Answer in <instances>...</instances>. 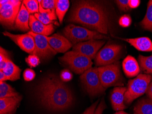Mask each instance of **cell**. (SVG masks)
I'll use <instances>...</instances> for the list:
<instances>
[{
	"label": "cell",
	"instance_id": "cell-11",
	"mask_svg": "<svg viewBox=\"0 0 152 114\" xmlns=\"http://www.w3.org/2000/svg\"><path fill=\"white\" fill-rule=\"evenodd\" d=\"M105 43V40L92 39L75 44L72 51L78 52L93 60L95 59L99 50Z\"/></svg>",
	"mask_w": 152,
	"mask_h": 114
},
{
	"label": "cell",
	"instance_id": "cell-20",
	"mask_svg": "<svg viewBox=\"0 0 152 114\" xmlns=\"http://www.w3.org/2000/svg\"><path fill=\"white\" fill-rule=\"evenodd\" d=\"M39 2V13L34 14V16L39 21L45 25L53 24V20H57L55 10L45 9L42 8L40 2Z\"/></svg>",
	"mask_w": 152,
	"mask_h": 114
},
{
	"label": "cell",
	"instance_id": "cell-10",
	"mask_svg": "<svg viewBox=\"0 0 152 114\" xmlns=\"http://www.w3.org/2000/svg\"><path fill=\"white\" fill-rule=\"evenodd\" d=\"M28 33L35 39V49L32 54L36 55L42 60H48L57 54V52L50 46L45 36L31 31L29 32Z\"/></svg>",
	"mask_w": 152,
	"mask_h": 114
},
{
	"label": "cell",
	"instance_id": "cell-35",
	"mask_svg": "<svg viewBox=\"0 0 152 114\" xmlns=\"http://www.w3.org/2000/svg\"><path fill=\"white\" fill-rule=\"evenodd\" d=\"M99 100L94 103L92 105L90 106L89 107L85 110L83 113L82 114H94L95 111L96 109V106L99 104Z\"/></svg>",
	"mask_w": 152,
	"mask_h": 114
},
{
	"label": "cell",
	"instance_id": "cell-40",
	"mask_svg": "<svg viewBox=\"0 0 152 114\" xmlns=\"http://www.w3.org/2000/svg\"><path fill=\"white\" fill-rule=\"evenodd\" d=\"M114 114H128L126 112H124L123 110H121V111H118L116 112Z\"/></svg>",
	"mask_w": 152,
	"mask_h": 114
},
{
	"label": "cell",
	"instance_id": "cell-1",
	"mask_svg": "<svg viewBox=\"0 0 152 114\" xmlns=\"http://www.w3.org/2000/svg\"><path fill=\"white\" fill-rule=\"evenodd\" d=\"M68 20L104 35L108 34L113 28L111 16L108 10L96 1H79L74 2Z\"/></svg>",
	"mask_w": 152,
	"mask_h": 114
},
{
	"label": "cell",
	"instance_id": "cell-8",
	"mask_svg": "<svg viewBox=\"0 0 152 114\" xmlns=\"http://www.w3.org/2000/svg\"><path fill=\"white\" fill-rule=\"evenodd\" d=\"M20 1L6 0L0 1V21L2 25L12 27L19 12Z\"/></svg>",
	"mask_w": 152,
	"mask_h": 114
},
{
	"label": "cell",
	"instance_id": "cell-37",
	"mask_svg": "<svg viewBox=\"0 0 152 114\" xmlns=\"http://www.w3.org/2000/svg\"><path fill=\"white\" fill-rule=\"evenodd\" d=\"M140 4V0H130L129 1V7L130 9L137 8Z\"/></svg>",
	"mask_w": 152,
	"mask_h": 114
},
{
	"label": "cell",
	"instance_id": "cell-28",
	"mask_svg": "<svg viewBox=\"0 0 152 114\" xmlns=\"http://www.w3.org/2000/svg\"><path fill=\"white\" fill-rule=\"evenodd\" d=\"M42 8L45 9L56 10V1L55 0H42L38 1Z\"/></svg>",
	"mask_w": 152,
	"mask_h": 114
},
{
	"label": "cell",
	"instance_id": "cell-18",
	"mask_svg": "<svg viewBox=\"0 0 152 114\" xmlns=\"http://www.w3.org/2000/svg\"><path fill=\"white\" fill-rule=\"evenodd\" d=\"M124 72L128 77H134L140 72L139 63L132 56L128 55L124 60L122 63Z\"/></svg>",
	"mask_w": 152,
	"mask_h": 114
},
{
	"label": "cell",
	"instance_id": "cell-24",
	"mask_svg": "<svg viewBox=\"0 0 152 114\" xmlns=\"http://www.w3.org/2000/svg\"><path fill=\"white\" fill-rule=\"evenodd\" d=\"M140 24L144 30L152 32V0L148 1L146 14Z\"/></svg>",
	"mask_w": 152,
	"mask_h": 114
},
{
	"label": "cell",
	"instance_id": "cell-22",
	"mask_svg": "<svg viewBox=\"0 0 152 114\" xmlns=\"http://www.w3.org/2000/svg\"><path fill=\"white\" fill-rule=\"evenodd\" d=\"M21 71L22 70L19 67L16 65L11 60H9L7 66L2 71L6 75L7 80L15 81L20 78Z\"/></svg>",
	"mask_w": 152,
	"mask_h": 114
},
{
	"label": "cell",
	"instance_id": "cell-39",
	"mask_svg": "<svg viewBox=\"0 0 152 114\" xmlns=\"http://www.w3.org/2000/svg\"><path fill=\"white\" fill-rule=\"evenodd\" d=\"M7 79V77L3 71L0 70V82H4Z\"/></svg>",
	"mask_w": 152,
	"mask_h": 114
},
{
	"label": "cell",
	"instance_id": "cell-12",
	"mask_svg": "<svg viewBox=\"0 0 152 114\" xmlns=\"http://www.w3.org/2000/svg\"><path fill=\"white\" fill-rule=\"evenodd\" d=\"M2 34L5 36L9 37L25 52L31 54H33L35 49V43L34 38L30 34L27 33L15 35L7 31L2 32Z\"/></svg>",
	"mask_w": 152,
	"mask_h": 114
},
{
	"label": "cell",
	"instance_id": "cell-27",
	"mask_svg": "<svg viewBox=\"0 0 152 114\" xmlns=\"http://www.w3.org/2000/svg\"><path fill=\"white\" fill-rule=\"evenodd\" d=\"M27 11L29 13H39V2L36 0H24L23 1Z\"/></svg>",
	"mask_w": 152,
	"mask_h": 114
},
{
	"label": "cell",
	"instance_id": "cell-33",
	"mask_svg": "<svg viewBox=\"0 0 152 114\" xmlns=\"http://www.w3.org/2000/svg\"><path fill=\"white\" fill-rule=\"evenodd\" d=\"M72 75L70 71L67 69H64L60 74V79L64 82H68L71 80Z\"/></svg>",
	"mask_w": 152,
	"mask_h": 114
},
{
	"label": "cell",
	"instance_id": "cell-6",
	"mask_svg": "<svg viewBox=\"0 0 152 114\" xmlns=\"http://www.w3.org/2000/svg\"><path fill=\"white\" fill-rule=\"evenodd\" d=\"M60 61L78 74H83L86 70L92 68L93 63L88 57L74 51H69L59 58Z\"/></svg>",
	"mask_w": 152,
	"mask_h": 114
},
{
	"label": "cell",
	"instance_id": "cell-5",
	"mask_svg": "<svg viewBox=\"0 0 152 114\" xmlns=\"http://www.w3.org/2000/svg\"><path fill=\"white\" fill-rule=\"evenodd\" d=\"M98 70L101 82L105 89L111 86L124 85V78L120 71L119 62L99 67Z\"/></svg>",
	"mask_w": 152,
	"mask_h": 114
},
{
	"label": "cell",
	"instance_id": "cell-21",
	"mask_svg": "<svg viewBox=\"0 0 152 114\" xmlns=\"http://www.w3.org/2000/svg\"><path fill=\"white\" fill-rule=\"evenodd\" d=\"M134 112V114H152V99H140L135 105Z\"/></svg>",
	"mask_w": 152,
	"mask_h": 114
},
{
	"label": "cell",
	"instance_id": "cell-13",
	"mask_svg": "<svg viewBox=\"0 0 152 114\" xmlns=\"http://www.w3.org/2000/svg\"><path fill=\"white\" fill-rule=\"evenodd\" d=\"M45 36L50 46L57 53H65L72 47L70 41L62 35L54 34L52 36Z\"/></svg>",
	"mask_w": 152,
	"mask_h": 114
},
{
	"label": "cell",
	"instance_id": "cell-36",
	"mask_svg": "<svg viewBox=\"0 0 152 114\" xmlns=\"http://www.w3.org/2000/svg\"><path fill=\"white\" fill-rule=\"evenodd\" d=\"M0 62L4 60H8L9 59V55L5 49L1 47L0 48Z\"/></svg>",
	"mask_w": 152,
	"mask_h": 114
},
{
	"label": "cell",
	"instance_id": "cell-32",
	"mask_svg": "<svg viewBox=\"0 0 152 114\" xmlns=\"http://www.w3.org/2000/svg\"><path fill=\"white\" fill-rule=\"evenodd\" d=\"M115 1L119 9L122 11L127 12L129 10V0H117Z\"/></svg>",
	"mask_w": 152,
	"mask_h": 114
},
{
	"label": "cell",
	"instance_id": "cell-31",
	"mask_svg": "<svg viewBox=\"0 0 152 114\" xmlns=\"http://www.w3.org/2000/svg\"><path fill=\"white\" fill-rule=\"evenodd\" d=\"M36 76L35 72L34 70L30 68H27L23 73L24 79L26 81H30L33 80Z\"/></svg>",
	"mask_w": 152,
	"mask_h": 114
},
{
	"label": "cell",
	"instance_id": "cell-23",
	"mask_svg": "<svg viewBox=\"0 0 152 114\" xmlns=\"http://www.w3.org/2000/svg\"><path fill=\"white\" fill-rule=\"evenodd\" d=\"M69 1L68 0L56 1V13L60 23L62 24L64 17L69 7Z\"/></svg>",
	"mask_w": 152,
	"mask_h": 114
},
{
	"label": "cell",
	"instance_id": "cell-7",
	"mask_svg": "<svg viewBox=\"0 0 152 114\" xmlns=\"http://www.w3.org/2000/svg\"><path fill=\"white\" fill-rule=\"evenodd\" d=\"M80 79L87 93L90 96L102 95L106 89L102 86L98 68H91L80 76Z\"/></svg>",
	"mask_w": 152,
	"mask_h": 114
},
{
	"label": "cell",
	"instance_id": "cell-25",
	"mask_svg": "<svg viewBox=\"0 0 152 114\" xmlns=\"http://www.w3.org/2000/svg\"><path fill=\"white\" fill-rule=\"evenodd\" d=\"M139 61L143 72L146 74L152 75V55L146 57L140 55Z\"/></svg>",
	"mask_w": 152,
	"mask_h": 114
},
{
	"label": "cell",
	"instance_id": "cell-3",
	"mask_svg": "<svg viewBox=\"0 0 152 114\" xmlns=\"http://www.w3.org/2000/svg\"><path fill=\"white\" fill-rule=\"evenodd\" d=\"M64 35L72 45L85 41L94 39H109V37L95 31L88 29L84 27L70 24L66 26L64 29Z\"/></svg>",
	"mask_w": 152,
	"mask_h": 114
},
{
	"label": "cell",
	"instance_id": "cell-41",
	"mask_svg": "<svg viewBox=\"0 0 152 114\" xmlns=\"http://www.w3.org/2000/svg\"></svg>",
	"mask_w": 152,
	"mask_h": 114
},
{
	"label": "cell",
	"instance_id": "cell-4",
	"mask_svg": "<svg viewBox=\"0 0 152 114\" xmlns=\"http://www.w3.org/2000/svg\"><path fill=\"white\" fill-rule=\"evenodd\" d=\"M152 79V75L145 74H139L134 79L129 80L124 94L125 104H130L136 99L146 93Z\"/></svg>",
	"mask_w": 152,
	"mask_h": 114
},
{
	"label": "cell",
	"instance_id": "cell-38",
	"mask_svg": "<svg viewBox=\"0 0 152 114\" xmlns=\"http://www.w3.org/2000/svg\"><path fill=\"white\" fill-rule=\"evenodd\" d=\"M146 93L147 96H148V98L152 99V80L149 84V85H148L147 90Z\"/></svg>",
	"mask_w": 152,
	"mask_h": 114
},
{
	"label": "cell",
	"instance_id": "cell-19",
	"mask_svg": "<svg viewBox=\"0 0 152 114\" xmlns=\"http://www.w3.org/2000/svg\"><path fill=\"white\" fill-rule=\"evenodd\" d=\"M29 14L24 4L23 3L15 21V27L22 31L29 30Z\"/></svg>",
	"mask_w": 152,
	"mask_h": 114
},
{
	"label": "cell",
	"instance_id": "cell-9",
	"mask_svg": "<svg viewBox=\"0 0 152 114\" xmlns=\"http://www.w3.org/2000/svg\"><path fill=\"white\" fill-rule=\"evenodd\" d=\"M122 50V46L118 44L106 45L96 54L95 59L96 65L100 67L114 63L121 57Z\"/></svg>",
	"mask_w": 152,
	"mask_h": 114
},
{
	"label": "cell",
	"instance_id": "cell-15",
	"mask_svg": "<svg viewBox=\"0 0 152 114\" xmlns=\"http://www.w3.org/2000/svg\"><path fill=\"white\" fill-rule=\"evenodd\" d=\"M29 25L31 32L36 34L48 36L54 31V26L53 24H44L37 19L34 15H30Z\"/></svg>",
	"mask_w": 152,
	"mask_h": 114
},
{
	"label": "cell",
	"instance_id": "cell-2",
	"mask_svg": "<svg viewBox=\"0 0 152 114\" xmlns=\"http://www.w3.org/2000/svg\"><path fill=\"white\" fill-rule=\"evenodd\" d=\"M40 103L48 110L62 111L72 105L74 98L70 89L56 75L43 78L35 90Z\"/></svg>",
	"mask_w": 152,
	"mask_h": 114
},
{
	"label": "cell",
	"instance_id": "cell-17",
	"mask_svg": "<svg viewBox=\"0 0 152 114\" xmlns=\"http://www.w3.org/2000/svg\"><path fill=\"white\" fill-rule=\"evenodd\" d=\"M119 39L126 41L130 45L139 51L143 52L152 51V42L148 37H140L135 38H123Z\"/></svg>",
	"mask_w": 152,
	"mask_h": 114
},
{
	"label": "cell",
	"instance_id": "cell-26",
	"mask_svg": "<svg viewBox=\"0 0 152 114\" xmlns=\"http://www.w3.org/2000/svg\"><path fill=\"white\" fill-rule=\"evenodd\" d=\"M19 96L18 93L8 84L4 82H0V98L12 97Z\"/></svg>",
	"mask_w": 152,
	"mask_h": 114
},
{
	"label": "cell",
	"instance_id": "cell-34",
	"mask_svg": "<svg viewBox=\"0 0 152 114\" xmlns=\"http://www.w3.org/2000/svg\"><path fill=\"white\" fill-rule=\"evenodd\" d=\"M106 108V104L104 99L102 98L99 104L98 105V107L96 109L94 114H102V112Z\"/></svg>",
	"mask_w": 152,
	"mask_h": 114
},
{
	"label": "cell",
	"instance_id": "cell-29",
	"mask_svg": "<svg viewBox=\"0 0 152 114\" xmlns=\"http://www.w3.org/2000/svg\"><path fill=\"white\" fill-rule=\"evenodd\" d=\"M26 61L31 67H36L40 63V59L36 55L31 54L26 59Z\"/></svg>",
	"mask_w": 152,
	"mask_h": 114
},
{
	"label": "cell",
	"instance_id": "cell-14",
	"mask_svg": "<svg viewBox=\"0 0 152 114\" xmlns=\"http://www.w3.org/2000/svg\"><path fill=\"white\" fill-rule=\"evenodd\" d=\"M126 90V87H118L113 89L110 99L113 109L115 111H121L127 108L124 103V94Z\"/></svg>",
	"mask_w": 152,
	"mask_h": 114
},
{
	"label": "cell",
	"instance_id": "cell-30",
	"mask_svg": "<svg viewBox=\"0 0 152 114\" xmlns=\"http://www.w3.org/2000/svg\"><path fill=\"white\" fill-rule=\"evenodd\" d=\"M119 24L122 27H128L130 26L132 22L131 18L129 15H124L119 20Z\"/></svg>",
	"mask_w": 152,
	"mask_h": 114
},
{
	"label": "cell",
	"instance_id": "cell-16",
	"mask_svg": "<svg viewBox=\"0 0 152 114\" xmlns=\"http://www.w3.org/2000/svg\"><path fill=\"white\" fill-rule=\"evenodd\" d=\"M22 99L21 96L0 99V114H12Z\"/></svg>",
	"mask_w": 152,
	"mask_h": 114
}]
</instances>
